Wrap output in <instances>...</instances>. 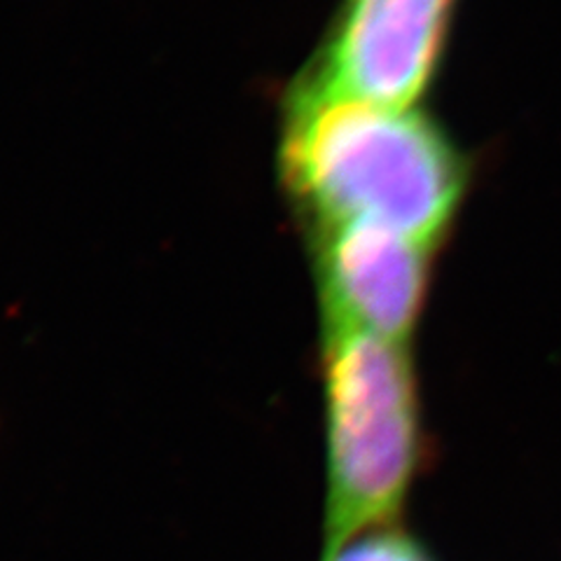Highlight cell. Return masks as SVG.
<instances>
[{
	"label": "cell",
	"instance_id": "cell-4",
	"mask_svg": "<svg viewBox=\"0 0 561 561\" xmlns=\"http://www.w3.org/2000/svg\"><path fill=\"white\" fill-rule=\"evenodd\" d=\"M309 227L323 323L408 344L426 300L433 243L363 222Z\"/></svg>",
	"mask_w": 561,
	"mask_h": 561
},
{
	"label": "cell",
	"instance_id": "cell-5",
	"mask_svg": "<svg viewBox=\"0 0 561 561\" xmlns=\"http://www.w3.org/2000/svg\"><path fill=\"white\" fill-rule=\"evenodd\" d=\"M319 561H435V557L424 540L396 522L351 536L337 548L321 552Z\"/></svg>",
	"mask_w": 561,
	"mask_h": 561
},
{
	"label": "cell",
	"instance_id": "cell-2",
	"mask_svg": "<svg viewBox=\"0 0 561 561\" xmlns=\"http://www.w3.org/2000/svg\"><path fill=\"white\" fill-rule=\"evenodd\" d=\"M321 552L402 522L424 456L408 344L323 323Z\"/></svg>",
	"mask_w": 561,
	"mask_h": 561
},
{
	"label": "cell",
	"instance_id": "cell-3",
	"mask_svg": "<svg viewBox=\"0 0 561 561\" xmlns=\"http://www.w3.org/2000/svg\"><path fill=\"white\" fill-rule=\"evenodd\" d=\"M456 0H342L337 20L297 80L311 92L414 108L440 61Z\"/></svg>",
	"mask_w": 561,
	"mask_h": 561
},
{
	"label": "cell",
	"instance_id": "cell-1",
	"mask_svg": "<svg viewBox=\"0 0 561 561\" xmlns=\"http://www.w3.org/2000/svg\"><path fill=\"white\" fill-rule=\"evenodd\" d=\"M280 173L309 225H377L433 245L466 190L463 157L426 115L302 84L286 105Z\"/></svg>",
	"mask_w": 561,
	"mask_h": 561
}]
</instances>
